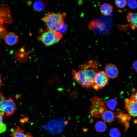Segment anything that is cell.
<instances>
[{
    "label": "cell",
    "instance_id": "22",
    "mask_svg": "<svg viewBox=\"0 0 137 137\" xmlns=\"http://www.w3.org/2000/svg\"><path fill=\"white\" fill-rule=\"evenodd\" d=\"M115 3L117 7L120 8L124 7L127 4L126 0H116L115 1Z\"/></svg>",
    "mask_w": 137,
    "mask_h": 137
},
{
    "label": "cell",
    "instance_id": "5",
    "mask_svg": "<svg viewBox=\"0 0 137 137\" xmlns=\"http://www.w3.org/2000/svg\"><path fill=\"white\" fill-rule=\"evenodd\" d=\"M91 100L92 106L90 108V113L96 118L101 117L104 112L107 110L106 106L97 96L94 97Z\"/></svg>",
    "mask_w": 137,
    "mask_h": 137
},
{
    "label": "cell",
    "instance_id": "4",
    "mask_svg": "<svg viewBox=\"0 0 137 137\" xmlns=\"http://www.w3.org/2000/svg\"><path fill=\"white\" fill-rule=\"evenodd\" d=\"M16 110V104L11 97L6 99L0 94V111L9 117L12 115Z\"/></svg>",
    "mask_w": 137,
    "mask_h": 137
},
{
    "label": "cell",
    "instance_id": "26",
    "mask_svg": "<svg viewBox=\"0 0 137 137\" xmlns=\"http://www.w3.org/2000/svg\"><path fill=\"white\" fill-rule=\"evenodd\" d=\"M2 83V80L1 79V76L0 75V88L1 86Z\"/></svg>",
    "mask_w": 137,
    "mask_h": 137
},
{
    "label": "cell",
    "instance_id": "21",
    "mask_svg": "<svg viewBox=\"0 0 137 137\" xmlns=\"http://www.w3.org/2000/svg\"><path fill=\"white\" fill-rule=\"evenodd\" d=\"M127 4L129 8L132 9H136L137 7V1L135 0H128L127 1Z\"/></svg>",
    "mask_w": 137,
    "mask_h": 137
},
{
    "label": "cell",
    "instance_id": "25",
    "mask_svg": "<svg viewBox=\"0 0 137 137\" xmlns=\"http://www.w3.org/2000/svg\"><path fill=\"white\" fill-rule=\"evenodd\" d=\"M132 66L133 68L137 71V61H134L133 63Z\"/></svg>",
    "mask_w": 137,
    "mask_h": 137
},
{
    "label": "cell",
    "instance_id": "11",
    "mask_svg": "<svg viewBox=\"0 0 137 137\" xmlns=\"http://www.w3.org/2000/svg\"><path fill=\"white\" fill-rule=\"evenodd\" d=\"M127 18L131 28L134 30L137 28V14L132 12H129L127 15Z\"/></svg>",
    "mask_w": 137,
    "mask_h": 137
},
{
    "label": "cell",
    "instance_id": "24",
    "mask_svg": "<svg viewBox=\"0 0 137 137\" xmlns=\"http://www.w3.org/2000/svg\"><path fill=\"white\" fill-rule=\"evenodd\" d=\"M130 99L134 100L137 102V93H133L130 98Z\"/></svg>",
    "mask_w": 137,
    "mask_h": 137
},
{
    "label": "cell",
    "instance_id": "15",
    "mask_svg": "<svg viewBox=\"0 0 137 137\" xmlns=\"http://www.w3.org/2000/svg\"><path fill=\"white\" fill-rule=\"evenodd\" d=\"M102 118L105 122L110 123L114 119V115L113 113L109 110H106L104 112L102 115Z\"/></svg>",
    "mask_w": 137,
    "mask_h": 137
},
{
    "label": "cell",
    "instance_id": "19",
    "mask_svg": "<svg viewBox=\"0 0 137 137\" xmlns=\"http://www.w3.org/2000/svg\"><path fill=\"white\" fill-rule=\"evenodd\" d=\"M117 101L115 98L109 100L107 102L108 107L112 110H114L117 104Z\"/></svg>",
    "mask_w": 137,
    "mask_h": 137
},
{
    "label": "cell",
    "instance_id": "14",
    "mask_svg": "<svg viewBox=\"0 0 137 137\" xmlns=\"http://www.w3.org/2000/svg\"><path fill=\"white\" fill-rule=\"evenodd\" d=\"M113 9V7L111 4L105 3L101 6L100 10L102 14L105 16H108L111 14Z\"/></svg>",
    "mask_w": 137,
    "mask_h": 137
},
{
    "label": "cell",
    "instance_id": "3",
    "mask_svg": "<svg viewBox=\"0 0 137 137\" xmlns=\"http://www.w3.org/2000/svg\"><path fill=\"white\" fill-rule=\"evenodd\" d=\"M38 38L46 46H49L58 43L62 38L63 35L58 31L53 32L47 28L41 29Z\"/></svg>",
    "mask_w": 137,
    "mask_h": 137
},
{
    "label": "cell",
    "instance_id": "13",
    "mask_svg": "<svg viewBox=\"0 0 137 137\" xmlns=\"http://www.w3.org/2000/svg\"><path fill=\"white\" fill-rule=\"evenodd\" d=\"M18 37L15 33L10 32L5 37V41L6 44L10 46H12L16 44L17 42Z\"/></svg>",
    "mask_w": 137,
    "mask_h": 137
},
{
    "label": "cell",
    "instance_id": "2",
    "mask_svg": "<svg viewBox=\"0 0 137 137\" xmlns=\"http://www.w3.org/2000/svg\"><path fill=\"white\" fill-rule=\"evenodd\" d=\"M66 16L65 12H50L43 18L42 20L46 24L48 29L55 32L57 31L61 25L64 22Z\"/></svg>",
    "mask_w": 137,
    "mask_h": 137
},
{
    "label": "cell",
    "instance_id": "1",
    "mask_svg": "<svg viewBox=\"0 0 137 137\" xmlns=\"http://www.w3.org/2000/svg\"><path fill=\"white\" fill-rule=\"evenodd\" d=\"M99 63L95 60H90L80 65L78 71L73 70V79L78 84L86 88L91 85L95 76L98 72Z\"/></svg>",
    "mask_w": 137,
    "mask_h": 137
},
{
    "label": "cell",
    "instance_id": "7",
    "mask_svg": "<svg viewBox=\"0 0 137 137\" xmlns=\"http://www.w3.org/2000/svg\"><path fill=\"white\" fill-rule=\"evenodd\" d=\"M10 11L8 6L7 4L0 5V21L9 23L12 21Z\"/></svg>",
    "mask_w": 137,
    "mask_h": 137
},
{
    "label": "cell",
    "instance_id": "9",
    "mask_svg": "<svg viewBox=\"0 0 137 137\" xmlns=\"http://www.w3.org/2000/svg\"><path fill=\"white\" fill-rule=\"evenodd\" d=\"M104 72L109 78L112 79L116 78L119 73L117 67L114 64L111 63L106 65Z\"/></svg>",
    "mask_w": 137,
    "mask_h": 137
},
{
    "label": "cell",
    "instance_id": "10",
    "mask_svg": "<svg viewBox=\"0 0 137 137\" xmlns=\"http://www.w3.org/2000/svg\"><path fill=\"white\" fill-rule=\"evenodd\" d=\"M116 116L119 122L124 124L126 127L125 130L127 129L129 126L128 121L131 119L130 116L124 112L120 111L116 113Z\"/></svg>",
    "mask_w": 137,
    "mask_h": 137
},
{
    "label": "cell",
    "instance_id": "18",
    "mask_svg": "<svg viewBox=\"0 0 137 137\" xmlns=\"http://www.w3.org/2000/svg\"><path fill=\"white\" fill-rule=\"evenodd\" d=\"M5 114L4 112L0 111V133L5 132L6 129V125L3 121Z\"/></svg>",
    "mask_w": 137,
    "mask_h": 137
},
{
    "label": "cell",
    "instance_id": "20",
    "mask_svg": "<svg viewBox=\"0 0 137 137\" xmlns=\"http://www.w3.org/2000/svg\"><path fill=\"white\" fill-rule=\"evenodd\" d=\"M110 137H121V133L119 129L116 128H111L110 131Z\"/></svg>",
    "mask_w": 137,
    "mask_h": 137
},
{
    "label": "cell",
    "instance_id": "17",
    "mask_svg": "<svg viewBox=\"0 0 137 137\" xmlns=\"http://www.w3.org/2000/svg\"><path fill=\"white\" fill-rule=\"evenodd\" d=\"M95 128L97 132H103L106 130L107 128V125L104 122L101 121H99L96 124Z\"/></svg>",
    "mask_w": 137,
    "mask_h": 137
},
{
    "label": "cell",
    "instance_id": "12",
    "mask_svg": "<svg viewBox=\"0 0 137 137\" xmlns=\"http://www.w3.org/2000/svg\"><path fill=\"white\" fill-rule=\"evenodd\" d=\"M11 135L12 137H33L30 133H24L21 128L18 126L14 129H11Z\"/></svg>",
    "mask_w": 137,
    "mask_h": 137
},
{
    "label": "cell",
    "instance_id": "23",
    "mask_svg": "<svg viewBox=\"0 0 137 137\" xmlns=\"http://www.w3.org/2000/svg\"><path fill=\"white\" fill-rule=\"evenodd\" d=\"M67 29V26L64 23L61 25L58 28L57 31L62 35L63 34L66 32Z\"/></svg>",
    "mask_w": 137,
    "mask_h": 137
},
{
    "label": "cell",
    "instance_id": "8",
    "mask_svg": "<svg viewBox=\"0 0 137 137\" xmlns=\"http://www.w3.org/2000/svg\"><path fill=\"white\" fill-rule=\"evenodd\" d=\"M125 106L129 114L135 117L137 116V102L130 98L125 99L124 101Z\"/></svg>",
    "mask_w": 137,
    "mask_h": 137
},
{
    "label": "cell",
    "instance_id": "6",
    "mask_svg": "<svg viewBox=\"0 0 137 137\" xmlns=\"http://www.w3.org/2000/svg\"><path fill=\"white\" fill-rule=\"evenodd\" d=\"M109 80V78L104 71L98 72L95 76L91 86L95 90L99 89L107 84Z\"/></svg>",
    "mask_w": 137,
    "mask_h": 137
},
{
    "label": "cell",
    "instance_id": "16",
    "mask_svg": "<svg viewBox=\"0 0 137 137\" xmlns=\"http://www.w3.org/2000/svg\"><path fill=\"white\" fill-rule=\"evenodd\" d=\"M45 4L42 0H37L33 4V7L34 10L37 12H41L43 11L45 7Z\"/></svg>",
    "mask_w": 137,
    "mask_h": 137
}]
</instances>
